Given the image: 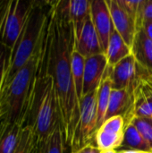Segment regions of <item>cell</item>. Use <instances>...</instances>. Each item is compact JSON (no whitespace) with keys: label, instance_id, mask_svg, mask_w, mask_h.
I'll use <instances>...</instances> for the list:
<instances>
[{"label":"cell","instance_id":"1","mask_svg":"<svg viewBox=\"0 0 152 153\" xmlns=\"http://www.w3.org/2000/svg\"><path fill=\"white\" fill-rule=\"evenodd\" d=\"M74 31L68 13V1L49 2L47 36L41 67L54 82L65 143L71 146L80 116L72 74Z\"/></svg>","mask_w":152,"mask_h":153},{"label":"cell","instance_id":"2","mask_svg":"<svg viewBox=\"0 0 152 153\" xmlns=\"http://www.w3.org/2000/svg\"><path fill=\"white\" fill-rule=\"evenodd\" d=\"M47 29V23L34 55L15 74L1 96L0 113L2 121L0 127L3 129L13 124L25 125L42 58Z\"/></svg>","mask_w":152,"mask_h":153},{"label":"cell","instance_id":"3","mask_svg":"<svg viewBox=\"0 0 152 153\" xmlns=\"http://www.w3.org/2000/svg\"><path fill=\"white\" fill-rule=\"evenodd\" d=\"M58 121L60 116L53 79L39 65L24 126L30 127L36 142L40 143L51 134Z\"/></svg>","mask_w":152,"mask_h":153},{"label":"cell","instance_id":"4","mask_svg":"<svg viewBox=\"0 0 152 153\" xmlns=\"http://www.w3.org/2000/svg\"><path fill=\"white\" fill-rule=\"evenodd\" d=\"M48 13L49 2H32L22 35L8 59L0 99L12 78L37 50L47 23Z\"/></svg>","mask_w":152,"mask_h":153},{"label":"cell","instance_id":"5","mask_svg":"<svg viewBox=\"0 0 152 153\" xmlns=\"http://www.w3.org/2000/svg\"><path fill=\"white\" fill-rule=\"evenodd\" d=\"M32 2L10 1L6 4L1 22V44L9 51V57L14 51L22 35Z\"/></svg>","mask_w":152,"mask_h":153},{"label":"cell","instance_id":"6","mask_svg":"<svg viewBox=\"0 0 152 153\" xmlns=\"http://www.w3.org/2000/svg\"><path fill=\"white\" fill-rule=\"evenodd\" d=\"M98 90L82 97L80 101V116L71 143L72 152L91 143L98 130Z\"/></svg>","mask_w":152,"mask_h":153},{"label":"cell","instance_id":"7","mask_svg":"<svg viewBox=\"0 0 152 153\" xmlns=\"http://www.w3.org/2000/svg\"><path fill=\"white\" fill-rule=\"evenodd\" d=\"M135 117L152 118V75L144 73L140 67L133 88L132 106L125 118L126 126Z\"/></svg>","mask_w":152,"mask_h":153},{"label":"cell","instance_id":"8","mask_svg":"<svg viewBox=\"0 0 152 153\" xmlns=\"http://www.w3.org/2000/svg\"><path fill=\"white\" fill-rule=\"evenodd\" d=\"M125 127L126 123L122 116L105 120L96 132V145L102 152L117 151L123 143Z\"/></svg>","mask_w":152,"mask_h":153},{"label":"cell","instance_id":"9","mask_svg":"<svg viewBox=\"0 0 152 153\" xmlns=\"http://www.w3.org/2000/svg\"><path fill=\"white\" fill-rule=\"evenodd\" d=\"M90 17L99 36L103 53H105L111 33L115 30L108 0H91Z\"/></svg>","mask_w":152,"mask_h":153},{"label":"cell","instance_id":"10","mask_svg":"<svg viewBox=\"0 0 152 153\" xmlns=\"http://www.w3.org/2000/svg\"><path fill=\"white\" fill-rule=\"evenodd\" d=\"M108 73L111 78L113 89H132L139 74V66L131 54L122 59L114 67L108 66Z\"/></svg>","mask_w":152,"mask_h":153},{"label":"cell","instance_id":"11","mask_svg":"<svg viewBox=\"0 0 152 153\" xmlns=\"http://www.w3.org/2000/svg\"><path fill=\"white\" fill-rule=\"evenodd\" d=\"M107 69L108 61L104 53L85 58L82 97L98 90Z\"/></svg>","mask_w":152,"mask_h":153},{"label":"cell","instance_id":"12","mask_svg":"<svg viewBox=\"0 0 152 153\" xmlns=\"http://www.w3.org/2000/svg\"><path fill=\"white\" fill-rule=\"evenodd\" d=\"M111 18L116 31L131 48L134 39L137 27L133 20L118 4L116 0H108Z\"/></svg>","mask_w":152,"mask_h":153},{"label":"cell","instance_id":"13","mask_svg":"<svg viewBox=\"0 0 152 153\" xmlns=\"http://www.w3.org/2000/svg\"><path fill=\"white\" fill-rule=\"evenodd\" d=\"M131 50L138 66L152 75V39L143 29L137 30Z\"/></svg>","mask_w":152,"mask_h":153},{"label":"cell","instance_id":"14","mask_svg":"<svg viewBox=\"0 0 152 153\" xmlns=\"http://www.w3.org/2000/svg\"><path fill=\"white\" fill-rule=\"evenodd\" d=\"M74 50L85 58L103 53L90 14L86 19L79 38L74 41Z\"/></svg>","mask_w":152,"mask_h":153},{"label":"cell","instance_id":"15","mask_svg":"<svg viewBox=\"0 0 152 153\" xmlns=\"http://www.w3.org/2000/svg\"><path fill=\"white\" fill-rule=\"evenodd\" d=\"M133 88L126 90H112L105 120L116 116H122L125 120L132 106Z\"/></svg>","mask_w":152,"mask_h":153},{"label":"cell","instance_id":"16","mask_svg":"<svg viewBox=\"0 0 152 153\" xmlns=\"http://www.w3.org/2000/svg\"><path fill=\"white\" fill-rule=\"evenodd\" d=\"M91 0L68 1V13L74 31V41L79 38L84 22L90 14Z\"/></svg>","mask_w":152,"mask_h":153},{"label":"cell","instance_id":"17","mask_svg":"<svg viewBox=\"0 0 152 153\" xmlns=\"http://www.w3.org/2000/svg\"><path fill=\"white\" fill-rule=\"evenodd\" d=\"M104 54L107 57L108 66L114 67L122 59L130 56L132 54V50L116 30H114L111 33L108 48Z\"/></svg>","mask_w":152,"mask_h":153},{"label":"cell","instance_id":"18","mask_svg":"<svg viewBox=\"0 0 152 153\" xmlns=\"http://www.w3.org/2000/svg\"><path fill=\"white\" fill-rule=\"evenodd\" d=\"M65 140L61 126L58 121L51 134L42 142L37 143V153H65Z\"/></svg>","mask_w":152,"mask_h":153},{"label":"cell","instance_id":"19","mask_svg":"<svg viewBox=\"0 0 152 153\" xmlns=\"http://www.w3.org/2000/svg\"><path fill=\"white\" fill-rule=\"evenodd\" d=\"M112 90H113L112 81H111V78H110V76L108 73V69H107L105 76L98 88V94H97L98 129L100 127V126L105 121Z\"/></svg>","mask_w":152,"mask_h":153},{"label":"cell","instance_id":"20","mask_svg":"<svg viewBox=\"0 0 152 153\" xmlns=\"http://www.w3.org/2000/svg\"><path fill=\"white\" fill-rule=\"evenodd\" d=\"M23 127L22 124H13L4 129L0 127V153L16 152Z\"/></svg>","mask_w":152,"mask_h":153},{"label":"cell","instance_id":"21","mask_svg":"<svg viewBox=\"0 0 152 153\" xmlns=\"http://www.w3.org/2000/svg\"><path fill=\"white\" fill-rule=\"evenodd\" d=\"M117 151H137L152 153L150 146L140 132L131 123H129L125 127L123 143Z\"/></svg>","mask_w":152,"mask_h":153},{"label":"cell","instance_id":"22","mask_svg":"<svg viewBox=\"0 0 152 153\" xmlns=\"http://www.w3.org/2000/svg\"><path fill=\"white\" fill-rule=\"evenodd\" d=\"M84 64H85V57L82 56L76 50H73L72 54V74H73V79L74 83V89H75L79 104L81 100L82 99Z\"/></svg>","mask_w":152,"mask_h":153},{"label":"cell","instance_id":"23","mask_svg":"<svg viewBox=\"0 0 152 153\" xmlns=\"http://www.w3.org/2000/svg\"><path fill=\"white\" fill-rule=\"evenodd\" d=\"M137 130L140 132L143 139L146 141L152 152V118L151 117H135L131 121Z\"/></svg>","mask_w":152,"mask_h":153},{"label":"cell","instance_id":"24","mask_svg":"<svg viewBox=\"0 0 152 153\" xmlns=\"http://www.w3.org/2000/svg\"><path fill=\"white\" fill-rule=\"evenodd\" d=\"M152 22V0H141L136 20L137 30Z\"/></svg>","mask_w":152,"mask_h":153},{"label":"cell","instance_id":"25","mask_svg":"<svg viewBox=\"0 0 152 153\" xmlns=\"http://www.w3.org/2000/svg\"><path fill=\"white\" fill-rule=\"evenodd\" d=\"M36 142V138L33 131L29 126H24L22 129L21 140L18 148L14 153H29Z\"/></svg>","mask_w":152,"mask_h":153},{"label":"cell","instance_id":"26","mask_svg":"<svg viewBox=\"0 0 152 153\" xmlns=\"http://www.w3.org/2000/svg\"><path fill=\"white\" fill-rule=\"evenodd\" d=\"M118 4L122 7V9L133 19L136 23L139 7L141 4V0L132 1V0H116Z\"/></svg>","mask_w":152,"mask_h":153},{"label":"cell","instance_id":"27","mask_svg":"<svg viewBox=\"0 0 152 153\" xmlns=\"http://www.w3.org/2000/svg\"><path fill=\"white\" fill-rule=\"evenodd\" d=\"M9 56H10L9 51L0 42V95L4 84V74L6 71V65L9 59Z\"/></svg>","mask_w":152,"mask_h":153},{"label":"cell","instance_id":"28","mask_svg":"<svg viewBox=\"0 0 152 153\" xmlns=\"http://www.w3.org/2000/svg\"><path fill=\"white\" fill-rule=\"evenodd\" d=\"M72 153H103L97 145H94L92 143H89L83 147H82L81 149L73 152Z\"/></svg>","mask_w":152,"mask_h":153},{"label":"cell","instance_id":"29","mask_svg":"<svg viewBox=\"0 0 152 153\" xmlns=\"http://www.w3.org/2000/svg\"><path fill=\"white\" fill-rule=\"evenodd\" d=\"M142 29L145 30V32L149 35V37L152 39V22L147 24V25H145Z\"/></svg>","mask_w":152,"mask_h":153},{"label":"cell","instance_id":"30","mask_svg":"<svg viewBox=\"0 0 152 153\" xmlns=\"http://www.w3.org/2000/svg\"><path fill=\"white\" fill-rule=\"evenodd\" d=\"M117 153H149L143 152H137V151H116Z\"/></svg>","mask_w":152,"mask_h":153},{"label":"cell","instance_id":"31","mask_svg":"<svg viewBox=\"0 0 152 153\" xmlns=\"http://www.w3.org/2000/svg\"><path fill=\"white\" fill-rule=\"evenodd\" d=\"M29 153H37V147H36V142H35V143H34V145L32 146V148L30 150V152Z\"/></svg>","mask_w":152,"mask_h":153},{"label":"cell","instance_id":"32","mask_svg":"<svg viewBox=\"0 0 152 153\" xmlns=\"http://www.w3.org/2000/svg\"><path fill=\"white\" fill-rule=\"evenodd\" d=\"M103 153H117V152H116V151H110V152H107Z\"/></svg>","mask_w":152,"mask_h":153},{"label":"cell","instance_id":"33","mask_svg":"<svg viewBox=\"0 0 152 153\" xmlns=\"http://www.w3.org/2000/svg\"><path fill=\"white\" fill-rule=\"evenodd\" d=\"M1 121H2V115H1V113H0V123H1Z\"/></svg>","mask_w":152,"mask_h":153}]
</instances>
